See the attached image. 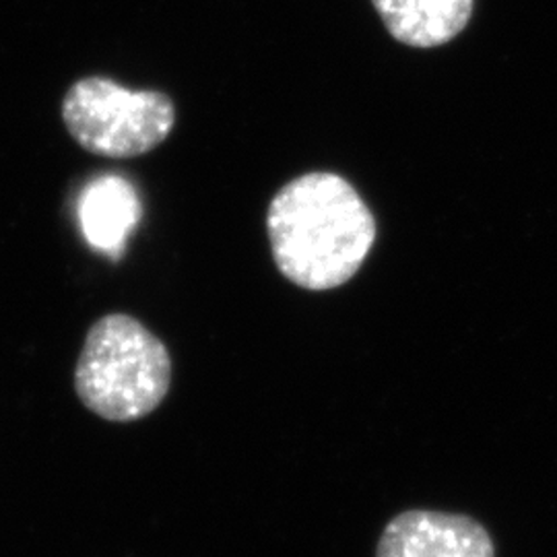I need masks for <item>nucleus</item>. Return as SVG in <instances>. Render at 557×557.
<instances>
[{"instance_id":"nucleus-5","label":"nucleus","mask_w":557,"mask_h":557,"mask_svg":"<svg viewBox=\"0 0 557 557\" xmlns=\"http://www.w3.org/2000/svg\"><path fill=\"white\" fill-rule=\"evenodd\" d=\"M143 215L135 186L120 176H101L85 186L79 199L83 238L101 255L122 259Z\"/></svg>"},{"instance_id":"nucleus-1","label":"nucleus","mask_w":557,"mask_h":557,"mask_svg":"<svg viewBox=\"0 0 557 557\" xmlns=\"http://www.w3.org/2000/svg\"><path fill=\"white\" fill-rule=\"evenodd\" d=\"M277 271L308 292L345 285L376 242V220L351 182L333 172L289 180L267 209Z\"/></svg>"},{"instance_id":"nucleus-3","label":"nucleus","mask_w":557,"mask_h":557,"mask_svg":"<svg viewBox=\"0 0 557 557\" xmlns=\"http://www.w3.org/2000/svg\"><path fill=\"white\" fill-rule=\"evenodd\" d=\"M62 122L85 151L110 158H139L170 137L176 106L161 91H131L106 77H85L66 91Z\"/></svg>"},{"instance_id":"nucleus-6","label":"nucleus","mask_w":557,"mask_h":557,"mask_svg":"<svg viewBox=\"0 0 557 557\" xmlns=\"http://www.w3.org/2000/svg\"><path fill=\"white\" fill-rule=\"evenodd\" d=\"M395 40L411 48H436L469 25L475 0H372Z\"/></svg>"},{"instance_id":"nucleus-2","label":"nucleus","mask_w":557,"mask_h":557,"mask_svg":"<svg viewBox=\"0 0 557 557\" xmlns=\"http://www.w3.org/2000/svg\"><path fill=\"white\" fill-rule=\"evenodd\" d=\"M172 356L139 319L112 312L83 341L75 393L98 418L131 423L151 416L172 386Z\"/></svg>"},{"instance_id":"nucleus-4","label":"nucleus","mask_w":557,"mask_h":557,"mask_svg":"<svg viewBox=\"0 0 557 557\" xmlns=\"http://www.w3.org/2000/svg\"><path fill=\"white\" fill-rule=\"evenodd\" d=\"M376 557H496L478 520L432 510L393 518L380 537Z\"/></svg>"}]
</instances>
